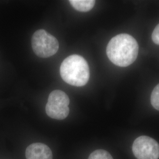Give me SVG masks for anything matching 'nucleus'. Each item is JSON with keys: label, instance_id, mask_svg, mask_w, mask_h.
<instances>
[{"label": "nucleus", "instance_id": "f257e3e1", "mask_svg": "<svg viewBox=\"0 0 159 159\" xmlns=\"http://www.w3.org/2000/svg\"><path fill=\"white\" fill-rule=\"evenodd\" d=\"M106 52L110 60L115 65L127 67L136 61L139 45L130 35L119 34L109 41Z\"/></svg>", "mask_w": 159, "mask_h": 159}, {"label": "nucleus", "instance_id": "f03ea898", "mask_svg": "<svg viewBox=\"0 0 159 159\" xmlns=\"http://www.w3.org/2000/svg\"><path fill=\"white\" fill-rule=\"evenodd\" d=\"M62 79L76 87L85 85L90 77V70L85 59L79 55H71L61 63L60 69Z\"/></svg>", "mask_w": 159, "mask_h": 159}, {"label": "nucleus", "instance_id": "7ed1b4c3", "mask_svg": "<svg viewBox=\"0 0 159 159\" xmlns=\"http://www.w3.org/2000/svg\"><path fill=\"white\" fill-rule=\"evenodd\" d=\"M31 46L34 53L41 58L54 56L59 48L57 39L44 30H39L34 33L31 39Z\"/></svg>", "mask_w": 159, "mask_h": 159}, {"label": "nucleus", "instance_id": "20e7f679", "mask_svg": "<svg viewBox=\"0 0 159 159\" xmlns=\"http://www.w3.org/2000/svg\"><path fill=\"white\" fill-rule=\"evenodd\" d=\"M70 99L63 91L54 90L50 94L46 104L47 114L52 119L64 120L69 114Z\"/></svg>", "mask_w": 159, "mask_h": 159}, {"label": "nucleus", "instance_id": "39448f33", "mask_svg": "<svg viewBox=\"0 0 159 159\" xmlns=\"http://www.w3.org/2000/svg\"><path fill=\"white\" fill-rule=\"evenodd\" d=\"M134 155L137 159H158L159 144L150 137L142 136L134 141L132 146Z\"/></svg>", "mask_w": 159, "mask_h": 159}, {"label": "nucleus", "instance_id": "423d86ee", "mask_svg": "<svg viewBox=\"0 0 159 159\" xmlns=\"http://www.w3.org/2000/svg\"><path fill=\"white\" fill-rule=\"evenodd\" d=\"M27 159H52L51 149L43 143H33L26 149Z\"/></svg>", "mask_w": 159, "mask_h": 159}, {"label": "nucleus", "instance_id": "0eeeda50", "mask_svg": "<svg viewBox=\"0 0 159 159\" xmlns=\"http://www.w3.org/2000/svg\"><path fill=\"white\" fill-rule=\"evenodd\" d=\"M69 2L74 9L80 12L90 11L96 3L94 0H70Z\"/></svg>", "mask_w": 159, "mask_h": 159}, {"label": "nucleus", "instance_id": "6e6552de", "mask_svg": "<svg viewBox=\"0 0 159 159\" xmlns=\"http://www.w3.org/2000/svg\"><path fill=\"white\" fill-rule=\"evenodd\" d=\"M88 159H113L111 154L104 150H97L90 155Z\"/></svg>", "mask_w": 159, "mask_h": 159}, {"label": "nucleus", "instance_id": "1a4fd4ad", "mask_svg": "<svg viewBox=\"0 0 159 159\" xmlns=\"http://www.w3.org/2000/svg\"><path fill=\"white\" fill-rule=\"evenodd\" d=\"M150 100L154 108L159 110V84L154 87L152 91Z\"/></svg>", "mask_w": 159, "mask_h": 159}, {"label": "nucleus", "instance_id": "9d476101", "mask_svg": "<svg viewBox=\"0 0 159 159\" xmlns=\"http://www.w3.org/2000/svg\"><path fill=\"white\" fill-rule=\"evenodd\" d=\"M152 40L155 44L159 45V24L154 30L152 33Z\"/></svg>", "mask_w": 159, "mask_h": 159}]
</instances>
